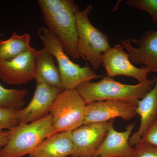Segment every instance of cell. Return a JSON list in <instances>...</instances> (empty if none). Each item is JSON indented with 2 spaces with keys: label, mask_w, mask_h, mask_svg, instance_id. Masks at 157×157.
I'll return each mask as SVG.
<instances>
[{
  "label": "cell",
  "mask_w": 157,
  "mask_h": 157,
  "mask_svg": "<svg viewBox=\"0 0 157 157\" xmlns=\"http://www.w3.org/2000/svg\"><path fill=\"white\" fill-rule=\"evenodd\" d=\"M153 79H147L137 84H124L106 76L97 82H87L76 89L87 104L94 101L106 100H139L154 86Z\"/></svg>",
  "instance_id": "7a4b0ae2"
},
{
  "label": "cell",
  "mask_w": 157,
  "mask_h": 157,
  "mask_svg": "<svg viewBox=\"0 0 157 157\" xmlns=\"http://www.w3.org/2000/svg\"><path fill=\"white\" fill-rule=\"evenodd\" d=\"M9 130L11 136L6 146L0 148V157H23L29 155L45 138L55 134L50 113L39 120L19 124Z\"/></svg>",
  "instance_id": "277c9868"
},
{
  "label": "cell",
  "mask_w": 157,
  "mask_h": 157,
  "mask_svg": "<svg viewBox=\"0 0 157 157\" xmlns=\"http://www.w3.org/2000/svg\"><path fill=\"white\" fill-rule=\"evenodd\" d=\"M17 111L0 108V132L11 130L18 125Z\"/></svg>",
  "instance_id": "ffe728a7"
},
{
  "label": "cell",
  "mask_w": 157,
  "mask_h": 157,
  "mask_svg": "<svg viewBox=\"0 0 157 157\" xmlns=\"http://www.w3.org/2000/svg\"><path fill=\"white\" fill-rule=\"evenodd\" d=\"M46 27L61 42L66 53L80 58L77 50L78 36L76 14L79 8L73 0H38Z\"/></svg>",
  "instance_id": "6da1fadb"
},
{
  "label": "cell",
  "mask_w": 157,
  "mask_h": 157,
  "mask_svg": "<svg viewBox=\"0 0 157 157\" xmlns=\"http://www.w3.org/2000/svg\"><path fill=\"white\" fill-rule=\"evenodd\" d=\"M86 105L76 89L59 94L50 112L54 133L72 132L83 125Z\"/></svg>",
  "instance_id": "8992f818"
},
{
  "label": "cell",
  "mask_w": 157,
  "mask_h": 157,
  "mask_svg": "<svg viewBox=\"0 0 157 157\" xmlns=\"http://www.w3.org/2000/svg\"><path fill=\"white\" fill-rule=\"evenodd\" d=\"M54 57L45 48L37 50L34 63V79L38 83H44L64 90L59 68Z\"/></svg>",
  "instance_id": "9a60e30c"
},
{
  "label": "cell",
  "mask_w": 157,
  "mask_h": 157,
  "mask_svg": "<svg viewBox=\"0 0 157 157\" xmlns=\"http://www.w3.org/2000/svg\"><path fill=\"white\" fill-rule=\"evenodd\" d=\"M126 4L148 13L157 25V0H129Z\"/></svg>",
  "instance_id": "d6986e66"
},
{
  "label": "cell",
  "mask_w": 157,
  "mask_h": 157,
  "mask_svg": "<svg viewBox=\"0 0 157 157\" xmlns=\"http://www.w3.org/2000/svg\"></svg>",
  "instance_id": "d4e9b609"
},
{
  "label": "cell",
  "mask_w": 157,
  "mask_h": 157,
  "mask_svg": "<svg viewBox=\"0 0 157 157\" xmlns=\"http://www.w3.org/2000/svg\"><path fill=\"white\" fill-rule=\"evenodd\" d=\"M62 92L48 85L37 84L33 97L29 105L17 111L18 124L36 121L49 114L54 101Z\"/></svg>",
  "instance_id": "8fae6325"
},
{
  "label": "cell",
  "mask_w": 157,
  "mask_h": 157,
  "mask_svg": "<svg viewBox=\"0 0 157 157\" xmlns=\"http://www.w3.org/2000/svg\"><path fill=\"white\" fill-rule=\"evenodd\" d=\"M93 6L89 5L76 14L78 33L77 50L80 58L88 61L94 69H99L102 65L103 54L110 48L107 35L92 24L89 15Z\"/></svg>",
  "instance_id": "5b68a950"
},
{
  "label": "cell",
  "mask_w": 157,
  "mask_h": 157,
  "mask_svg": "<svg viewBox=\"0 0 157 157\" xmlns=\"http://www.w3.org/2000/svg\"><path fill=\"white\" fill-rule=\"evenodd\" d=\"M33 48L14 58L0 62V79L8 84H25L34 78Z\"/></svg>",
  "instance_id": "7c38bea8"
},
{
  "label": "cell",
  "mask_w": 157,
  "mask_h": 157,
  "mask_svg": "<svg viewBox=\"0 0 157 157\" xmlns=\"http://www.w3.org/2000/svg\"><path fill=\"white\" fill-rule=\"evenodd\" d=\"M131 157H157V147L139 141L134 145Z\"/></svg>",
  "instance_id": "44dd1931"
},
{
  "label": "cell",
  "mask_w": 157,
  "mask_h": 157,
  "mask_svg": "<svg viewBox=\"0 0 157 157\" xmlns=\"http://www.w3.org/2000/svg\"><path fill=\"white\" fill-rule=\"evenodd\" d=\"M11 133L10 130L0 132V148H2L8 143Z\"/></svg>",
  "instance_id": "603a6c76"
},
{
  "label": "cell",
  "mask_w": 157,
  "mask_h": 157,
  "mask_svg": "<svg viewBox=\"0 0 157 157\" xmlns=\"http://www.w3.org/2000/svg\"><path fill=\"white\" fill-rule=\"evenodd\" d=\"M30 41V36L29 34L18 35L15 32L9 39H0V62L14 58L33 49Z\"/></svg>",
  "instance_id": "e0dca14e"
},
{
  "label": "cell",
  "mask_w": 157,
  "mask_h": 157,
  "mask_svg": "<svg viewBox=\"0 0 157 157\" xmlns=\"http://www.w3.org/2000/svg\"><path fill=\"white\" fill-rule=\"evenodd\" d=\"M28 94L25 89H8L0 84V108L18 111Z\"/></svg>",
  "instance_id": "ac0fdd59"
},
{
  "label": "cell",
  "mask_w": 157,
  "mask_h": 157,
  "mask_svg": "<svg viewBox=\"0 0 157 157\" xmlns=\"http://www.w3.org/2000/svg\"><path fill=\"white\" fill-rule=\"evenodd\" d=\"M135 122L129 124L124 132H117L111 124L105 139L97 149L93 157H131L134 148L129 139L135 126Z\"/></svg>",
  "instance_id": "4fadbf2b"
},
{
  "label": "cell",
  "mask_w": 157,
  "mask_h": 157,
  "mask_svg": "<svg viewBox=\"0 0 157 157\" xmlns=\"http://www.w3.org/2000/svg\"><path fill=\"white\" fill-rule=\"evenodd\" d=\"M124 48L122 45L117 44L103 54L102 64L107 71V76L112 78L124 76L133 77L139 82L146 81L149 70L144 67L139 68L134 66Z\"/></svg>",
  "instance_id": "9c48e42d"
},
{
  "label": "cell",
  "mask_w": 157,
  "mask_h": 157,
  "mask_svg": "<svg viewBox=\"0 0 157 157\" xmlns=\"http://www.w3.org/2000/svg\"><path fill=\"white\" fill-rule=\"evenodd\" d=\"M139 141L157 147V119L144 134Z\"/></svg>",
  "instance_id": "7402d4cb"
},
{
  "label": "cell",
  "mask_w": 157,
  "mask_h": 157,
  "mask_svg": "<svg viewBox=\"0 0 157 157\" xmlns=\"http://www.w3.org/2000/svg\"><path fill=\"white\" fill-rule=\"evenodd\" d=\"M38 35L44 48L52 54L57 62L64 90H75L82 83L102 77V75H98L88 65L81 67L73 63L57 37L46 27H40Z\"/></svg>",
  "instance_id": "3957f363"
},
{
  "label": "cell",
  "mask_w": 157,
  "mask_h": 157,
  "mask_svg": "<svg viewBox=\"0 0 157 157\" xmlns=\"http://www.w3.org/2000/svg\"><path fill=\"white\" fill-rule=\"evenodd\" d=\"M152 79L155 81L154 86L141 100L138 101L136 112L140 116V124L137 132L130 137L129 144L132 147L139 141L157 119V76H153Z\"/></svg>",
  "instance_id": "5bb4252c"
},
{
  "label": "cell",
  "mask_w": 157,
  "mask_h": 157,
  "mask_svg": "<svg viewBox=\"0 0 157 157\" xmlns=\"http://www.w3.org/2000/svg\"><path fill=\"white\" fill-rule=\"evenodd\" d=\"M4 36V34H3V33H0V38L1 37Z\"/></svg>",
  "instance_id": "cb8c5ba5"
},
{
  "label": "cell",
  "mask_w": 157,
  "mask_h": 157,
  "mask_svg": "<svg viewBox=\"0 0 157 157\" xmlns=\"http://www.w3.org/2000/svg\"><path fill=\"white\" fill-rule=\"evenodd\" d=\"M73 151L72 132H60L45 138L29 157H67Z\"/></svg>",
  "instance_id": "2e32d148"
},
{
  "label": "cell",
  "mask_w": 157,
  "mask_h": 157,
  "mask_svg": "<svg viewBox=\"0 0 157 157\" xmlns=\"http://www.w3.org/2000/svg\"><path fill=\"white\" fill-rule=\"evenodd\" d=\"M115 119L83 124L72 132L74 151L71 157H93Z\"/></svg>",
  "instance_id": "ba28073f"
},
{
  "label": "cell",
  "mask_w": 157,
  "mask_h": 157,
  "mask_svg": "<svg viewBox=\"0 0 157 157\" xmlns=\"http://www.w3.org/2000/svg\"><path fill=\"white\" fill-rule=\"evenodd\" d=\"M132 63L157 73V29L147 31L140 39L121 40Z\"/></svg>",
  "instance_id": "30bf717a"
},
{
  "label": "cell",
  "mask_w": 157,
  "mask_h": 157,
  "mask_svg": "<svg viewBox=\"0 0 157 157\" xmlns=\"http://www.w3.org/2000/svg\"><path fill=\"white\" fill-rule=\"evenodd\" d=\"M139 100L94 101L86 104L83 124L105 122L120 117L128 121L135 117Z\"/></svg>",
  "instance_id": "52a82bcc"
}]
</instances>
